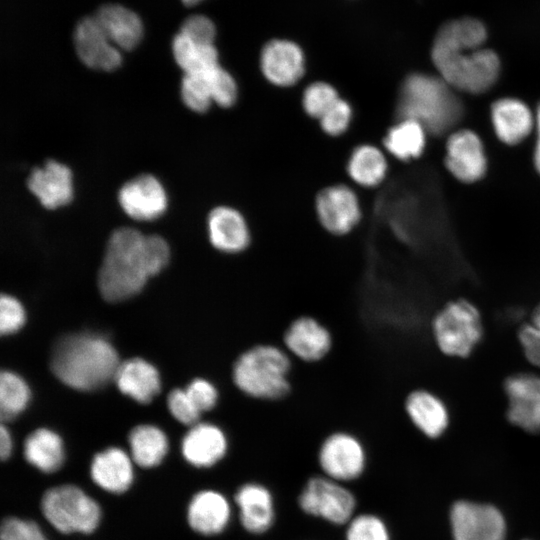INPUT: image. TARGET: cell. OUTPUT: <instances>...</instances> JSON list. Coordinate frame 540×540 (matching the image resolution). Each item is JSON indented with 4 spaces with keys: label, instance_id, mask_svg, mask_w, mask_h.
Segmentation results:
<instances>
[{
    "label": "cell",
    "instance_id": "obj_1",
    "mask_svg": "<svg viewBox=\"0 0 540 540\" xmlns=\"http://www.w3.org/2000/svg\"><path fill=\"white\" fill-rule=\"evenodd\" d=\"M487 32L483 23L471 17L451 20L438 30L431 51L439 76L452 88L479 94L498 79L500 60L483 48Z\"/></svg>",
    "mask_w": 540,
    "mask_h": 540
},
{
    "label": "cell",
    "instance_id": "obj_2",
    "mask_svg": "<svg viewBox=\"0 0 540 540\" xmlns=\"http://www.w3.org/2000/svg\"><path fill=\"white\" fill-rule=\"evenodd\" d=\"M118 354L109 341L94 334H73L60 339L51 354V369L67 386L92 391L114 379Z\"/></svg>",
    "mask_w": 540,
    "mask_h": 540
},
{
    "label": "cell",
    "instance_id": "obj_3",
    "mask_svg": "<svg viewBox=\"0 0 540 540\" xmlns=\"http://www.w3.org/2000/svg\"><path fill=\"white\" fill-rule=\"evenodd\" d=\"M292 368V357L283 346L258 343L237 356L231 377L244 396L260 402H277L291 392Z\"/></svg>",
    "mask_w": 540,
    "mask_h": 540
},
{
    "label": "cell",
    "instance_id": "obj_4",
    "mask_svg": "<svg viewBox=\"0 0 540 540\" xmlns=\"http://www.w3.org/2000/svg\"><path fill=\"white\" fill-rule=\"evenodd\" d=\"M455 91L440 76L413 73L400 88L398 115L400 119L417 121L427 133H447L463 115V105Z\"/></svg>",
    "mask_w": 540,
    "mask_h": 540
},
{
    "label": "cell",
    "instance_id": "obj_5",
    "mask_svg": "<svg viewBox=\"0 0 540 540\" xmlns=\"http://www.w3.org/2000/svg\"><path fill=\"white\" fill-rule=\"evenodd\" d=\"M144 235L122 227L110 236L98 273V288L109 302H120L137 294L149 276L143 253Z\"/></svg>",
    "mask_w": 540,
    "mask_h": 540
},
{
    "label": "cell",
    "instance_id": "obj_6",
    "mask_svg": "<svg viewBox=\"0 0 540 540\" xmlns=\"http://www.w3.org/2000/svg\"><path fill=\"white\" fill-rule=\"evenodd\" d=\"M432 333L437 347L445 355L467 357L483 335L480 312L465 299L449 301L434 316Z\"/></svg>",
    "mask_w": 540,
    "mask_h": 540
},
{
    "label": "cell",
    "instance_id": "obj_7",
    "mask_svg": "<svg viewBox=\"0 0 540 540\" xmlns=\"http://www.w3.org/2000/svg\"><path fill=\"white\" fill-rule=\"evenodd\" d=\"M45 519L61 533H92L99 525L98 503L74 485H61L47 490L41 500Z\"/></svg>",
    "mask_w": 540,
    "mask_h": 540
},
{
    "label": "cell",
    "instance_id": "obj_8",
    "mask_svg": "<svg viewBox=\"0 0 540 540\" xmlns=\"http://www.w3.org/2000/svg\"><path fill=\"white\" fill-rule=\"evenodd\" d=\"M298 502L305 513L333 524L349 522L356 504L353 494L329 477L311 478Z\"/></svg>",
    "mask_w": 540,
    "mask_h": 540
},
{
    "label": "cell",
    "instance_id": "obj_9",
    "mask_svg": "<svg viewBox=\"0 0 540 540\" xmlns=\"http://www.w3.org/2000/svg\"><path fill=\"white\" fill-rule=\"evenodd\" d=\"M318 461L327 477L335 481H349L362 474L366 452L355 435L347 431H335L321 443Z\"/></svg>",
    "mask_w": 540,
    "mask_h": 540
},
{
    "label": "cell",
    "instance_id": "obj_10",
    "mask_svg": "<svg viewBox=\"0 0 540 540\" xmlns=\"http://www.w3.org/2000/svg\"><path fill=\"white\" fill-rule=\"evenodd\" d=\"M283 348L292 358L313 364L324 360L332 350L333 336L321 321L310 315L294 318L282 336Z\"/></svg>",
    "mask_w": 540,
    "mask_h": 540
},
{
    "label": "cell",
    "instance_id": "obj_11",
    "mask_svg": "<svg viewBox=\"0 0 540 540\" xmlns=\"http://www.w3.org/2000/svg\"><path fill=\"white\" fill-rule=\"evenodd\" d=\"M506 415L515 426L530 433L540 431V376L516 373L504 382Z\"/></svg>",
    "mask_w": 540,
    "mask_h": 540
},
{
    "label": "cell",
    "instance_id": "obj_12",
    "mask_svg": "<svg viewBox=\"0 0 540 540\" xmlns=\"http://www.w3.org/2000/svg\"><path fill=\"white\" fill-rule=\"evenodd\" d=\"M454 540H503L505 521L493 506L457 502L451 510Z\"/></svg>",
    "mask_w": 540,
    "mask_h": 540
},
{
    "label": "cell",
    "instance_id": "obj_13",
    "mask_svg": "<svg viewBox=\"0 0 540 540\" xmlns=\"http://www.w3.org/2000/svg\"><path fill=\"white\" fill-rule=\"evenodd\" d=\"M74 47L79 59L89 68L113 71L122 55L98 24L94 16L81 19L74 30Z\"/></svg>",
    "mask_w": 540,
    "mask_h": 540
},
{
    "label": "cell",
    "instance_id": "obj_14",
    "mask_svg": "<svg viewBox=\"0 0 540 540\" xmlns=\"http://www.w3.org/2000/svg\"><path fill=\"white\" fill-rule=\"evenodd\" d=\"M445 165L462 182L480 180L487 170V158L479 136L471 130L452 133L446 144Z\"/></svg>",
    "mask_w": 540,
    "mask_h": 540
},
{
    "label": "cell",
    "instance_id": "obj_15",
    "mask_svg": "<svg viewBox=\"0 0 540 540\" xmlns=\"http://www.w3.org/2000/svg\"><path fill=\"white\" fill-rule=\"evenodd\" d=\"M316 212L322 226L334 235L350 232L361 216L357 195L345 185L323 189L316 199Z\"/></svg>",
    "mask_w": 540,
    "mask_h": 540
},
{
    "label": "cell",
    "instance_id": "obj_16",
    "mask_svg": "<svg viewBox=\"0 0 540 540\" xmlns=\"http://www.w3.org/2000/svg\"><path fill=\"white\" fill-rule=\"evenodd\" d=\"M260 68L272 84L288 87L297 83L305 71L302 49L286 39H274L266 43L260 54Z\"/></svg>",
    "mask_w": 540,
    "mask_h": 540
},
{
    "label": "cell",
    "instance_id": "obj_17",
    "mask_svg": "<svg viewBox=\"0 0 540 540\" xmlns=\"http://www.w3.org/2000/svg\"><path fill=\"white\" fill-rule=\"evenodd\" d=\"M118 200L128 216L140 221L158 218L167 207V197L161 183L149 174L126 182L119 190Z\"/></svg>",
    "mask_w": 540,
    "mask_h": 540
},
{
    "label": "cell",
    "instance_id": "obj_18",
    "mask_svg": "<svg viewBox=\"0 0 540 540\" xmlns=\"http://www.w3.org/2000/svg\"><path fill=\"white\" fill-rule=\"evenodd\" d=\"M187 462L199 468L211 467L226 454L228 440L225 432L212 423H196L185 434L181 444Z\"/></svg>",
    "mask_w": 540,
    "mask_h": 540
},
{
    "label": "cell",
    "instance_id": "obj_19",
    "mask_svg": "<svg viewBox=\"0 0 540 540\" xmlns=\"http://www.w3.org/2000/svg\"><path fill=\"white\" fill-rule=\"evenodd\" d=\"M29 190L42 206L55 209L72 199V174L70 169L55 160H48L43 168H34L28 177Z\"/></svg>",
    "mask_w": 540,
    "mask_h": 540
},
{
    "label": "cell",
    "instance_id": "obj_20",
    "mask_svg": "<svg viewBox=\"0 0 540 540\" xmlns=\"http://www.w3.org/2000/svg\"><path fill=\"white\" fill-rule=\"evenodd\" d=\"M208 236L217 250L235 254L244 251L250 244V231L246 220L237 210L219 206L208 216Z\"/></svg>",
    "mask_w": 540,
    "mask_h": 540
},
{
    "label": "cell",
    "instance_id": "obj_21",
    "mask_svg": "<svg viewBox=\"0 0 540 540\" xmlns=\"http://www.w3.org/2000/svg\"><path fill=\"white\" fill-rule=\"evenodd\" d=\"M404 410L412 424L427 437H439L448 427V408L443 400L431 391H411L405 398Z\"/></svg>",
    "mask_w": 540,
    "mask_h": 540
},
{
    "label": "cell",
    "instance_id": "obj_22",
    "mask_svg": "<svg viewBox=\"0 0 540 540\" xmlns=\"http://www.w3.org/2000/svg\"><path fill=\"white\" fill-rule=\"evenodd\" d=\"M491 121L497 137L509 145L523 141L535 127V117L529 107L515 98L495 101L491 107Z\"/></svg>",
    "mask_w": 540,
    "mask_h": 540
},
{
    "label": "cell",
    "instance_id": "obj_23",
    "mask_svg": "<svg viewBox=\"0 0 540 540\" xmlns=\"http://www.w3.org/2000/svg\"><path fill=\"white\" fill-rule=\"evenodd\" d=\"M230 514L229 502L221 493L204 490L191 499L187 510V520L195 532L210 536L226 528Z\"/></svg>",
    "mask_w": 540,
    "mask_h": 540
},
{
    "label": "cell",
    "instance_id": "obj_24",
    "mask_svg": "<svg viewBox=\"0 0 540 540\" xmlns=\"http://www.w3.org/2000/svg\"><path fill=\"white\" fill-rule=\"evenodd\" d=\"M94 18L119 49L132 50L142 39L140 17L122 5L105 4L96 11Z\"/></svg>",
    "mask_w": 540,
    "mask_h": 540
},
{
    "label": "cell",
    "instance_id": "obj_25",
    "mask_svg": "<svg viewBox=\"0 0 540 540\" xmlns=\"http://www.w3.org/2000/svg\"><path fill=\"white\" fill-rule=\"evenodd\" d=\"M91 478L105 491L120 494L133 482L130 457L120 448L111 447L96 454L90 467Z\"/></svg>",
    "mask_w": 540,
    "mask_h": 540
},
{
    "label": "cell",
    "instance_id": "obj_26",
    "mask_svg": "<svg viewBox=\"0 0 540 540\" xmlns=\"http://www.w3.org/2000/svg\"><path fill=\"white\" fill-rule=\"evenodd\" d=\"M114 380L122 393L142 404L149 403L161 387L156 368L141 358L120 363Z\"/></svg>",
    "mask_w": 540,
    "mask_h": 540
},
{
    "label": "cell",
    "instance_id": "obj_27",
    "mask_svg": "<svg viewBox=\"0 0 540 540\" xmlns=\"http://www.w3.org/2000/svg\"><path fill=\"white\" fill-rule=\"evenodd\" d=\"M243 527L250 533L266 532L274 520L273 498L270 491L256 483L240 487L235 495Z\"/></svg>",
    "mask_w": 540,
    "mask_h": 540
},
{
    "label": "cell",
    "instance_id": "obj_28",
    "mask_svg": "<svg viewBox=\"0 0 540 540\" xmlns=\"http://www.w3.org/2000/svg\"><path fill=\"white\" fill-rule=\"evenodd\" d=\"M25 459L44 473H53L64 462L63 442L55 432L40 428L32 432L24 442Z\"/></svg>",
    "mask_w": 540,
    "mask_h": 540
},
{
    "label": "cell",
    "instance_id": "obj_29",
    "mask_svg": "<svg viewBox=\"0 0 540 540\" xmlns=\"http://www.w3.org/2000/svg\"><path fill=\"white\" fill-rule=\"evenodd\" d=\"M172 53L184 74H202L219 65L214 44L195 42L181 32L173 37Z\"/></svg>",
    "mask_w": 540,
    "mask_h": 540
},
{
    "label": "cell",
    "instance_id": "obj_30",
    "mask_svg": "<svg viewBox=\"0 0 540 540\" xmlns=\"http://www.w3.org/2000/svg\"><path fill=\"white\" fill-rule=\"evenodd\" d=\"M128 439L132 459L141 467L157 466L167 454V437L161 429L155 426H136L131 430Z\"/></svg>",
    "mask_w": 540,
    "mask_h": 540
},
{
    "label": "cell",
    "instance_id": "obj_31",
    "mask_svg": "<svg viewBox=\"0 0 540 540\" xmlns=\"http://www.w3.org/2000/svg\"><path fill=\"white\" fill-rule=\"evenodd\" d=\"M426 129L412 119H400L386 134V150L399 160L419 157L426 144Z\"/></svg>",
    "mask_w": 540,
    "mask_h": 540
},
{
    "label": "cell",
    "instance_id": "obj_32",
    "mask_svg": "<svg viewBox=\"0 0 540 540\" xmlns=\"http://www.w3.org/2000/svg\"><path fill=\"white\" fill-rule=\"evenodd\" d=\"M347 171L354 182L364 187L378 185L387 172V161L383 152L372 145H361L350 155Z\"/></svg>",
    "mask_w": 540,
    "mask_h": 540
},
{
    "label": "cell",
    "instance_id": "obj_33",
    "mask_svg": "<svg viewBox=\"0 0 540 540\" xmlns=\"http://www.w3.org/2000/svg\"><path fill=\"white\" fill-rule=\"evenodd\" d=\"M30 391L18 375L3 371L0 376V415L3 421L15 418L26 407Z\"/></svg>",
    "mask_w": 540,
    "mask_h": 540
},
{
    "label": "cell",
    "instance_id": "obj_34",
    "mask_svg": "<svg viewBox=\"0 0 540 540\" xmlns=\"http://www.w3.org/2000/svg\"><path fill=\"white\" fill-rule=\"evenodd\" d=\"M181 97L192 111L198 113L207 111L213 100L205 74H184L181 81Z\"/></svg>",
    "mask_w": 540,
    "mask_h": 540
},
{
    "label": "cell",
    "instance_id": "obj_35",
    "mask_svg": "<svg viewBox=\"0 0 540 540\" xmlns=\"http://www.w3.org/2000/svg\"><path fill=\"white\" fill-rule=\"evenodd\" d=\"M339 98L332 85L326 82H315L310 84L303 93V108L309 116L320 119Z\"/></svg>",
    "mask_w": 540,
    "mask_h": 540
},
{
    "label": "cell",
    "instance_id": "obj_36",
    "mask_svg": "<svg viewBox=\"0 0 540 540\" xmlns=\"http://www.w3.org/2000/svg\"><path fill=\"white\" fill-rule=\"evenodd\" d=\"M204 74L213 102L221 107L232 106L238 95L237 83L233 76L220 65Z\"/></svg>",
    "mask_w": 540,
    "mask_h": 540
},
{
    "label": "cell",
    "instance_id": "obj_37",
    "mask_svg": "<svg viewBox=\"0 0 540 540\" xmlns=\"http://www.w3.org/2000/svg\"><path fill=\"white\" fill-rule=\"evenodd\" d=\"M346 540H389V533L380 518L363 514L349 521Z\"/></svg>",
    "mask_w": 540,
    "mask_h": 540
},
{
    "label": "cell",
    "instance_id": "obj_38",
    "mask_svg": "<svg viewBox=\"0 0 540 540\" xmlns=\"http://www.w3.org/2000/svg\"><path fill=\"white\" fill-rule=\"evenodd\" d=\"M143 253L149 276L158 274L168 263L169 246L158 235L144 236Z\"/></svg>",
    "mask_w": 540,
    "mask_h": 540
},
{
    "label": "cell",
    "instance_id": "obj_39",
    "mask_svg": "<svg viewBox=\"0 0 540 540\" xmlns=\"http://www.w3.org/2000/svg\"><path fill=\"white\" fill-rule=\"evenodd\" d=\"M352 119L350 104L339 98L319 119L321 128L329 135L337 136L344 133Z\"/></svg>",
    "mask_w": 540,
    "mask_h": 540
},
{
    "label": "cell",
    "instance_id": "obj_40",
    "mask_svg": "<svg viewBox=\"0 0 540 540\" xmlns=\"http://www.w3.org/2000/svg\"><path fill=\"white\" fill-rule=\"evenodd\" d=\"M0 537L1 540H48L36 522L16 517L2 522Z\"/></svg>",
    "mask_w": 540,
    "mask_h": 540
},
{
    "label": "cell",
    "instance_id": "obj_41",
    "mask_svg": "<svg viewBox=\"0 0 540 540\" xmlns=\"http://www.w3.org/2000/svg\"><path fill=\"white\" fill-rule=\"evenodd\" d=\"M167 404L171 414L179 422L191 426L199 422L201 413L185 390H172L168 395Z\"/></svg>",
    "mask_w": 540,
    "mask_h": 540
},
{
    "label": "cell",
    "instance_id": "obj_42",
    "mask_svg": "<svg viewBox=\"0 0 540 540\" xmlns=\"http://www.w3.org/2000/svg\"><path fill=\"white\" fill-rule=\"evenodd\" d=\"M25 322V312L20 302L12 296L2 295L0 299V331L11 334L18 331Z\"/></svg>",
    "mask_w": 540,
    "mask_h": 540
},
{
    "label": "cell",
    "instance_id": "obj_43",
    "mask_svg": "<svg viewBox=\"0 0 540 540\" xmlns=\"http://www.w3.org/2000/svg\"><path fill=\"white\" fill-rule=\"evenodd\" d=\"M185 391L201 414L212 410L217 405L218 390L213 383L206 379L193 380Z\"/></svg>",
    "mask_w": 540,
    "mask_h": 540
},
{
    "label": "cell",
    "instance_id": "obj_44",
    "mask_svg": "<svg viewBox=\"0 0 540 540\" xmlns=\"http://www.w3.org/2000/svg\"><path fill=\"white\" fill-rule=\"evenodd\" d=\"M179 32L193 41L203 44H214L216 36V28L211 19L199 14L187 17Z\"/></svg>",
    "mask_w": 540,
    "mask_h": 540
},
{
    "label": "cell",
    "instance_id": "obj_45",
    "mask_svg": "<svg viewBox=\"0 0 540 540\" xmlns=\"http://www.w3.org/2000/svg\"><path fill=\"white\" fill-rule=\"evenodd\" d=\"M518 339L526 359L540 367V328L526 323L520 327Z\"/></svg>",
    "mask_w": 540,
    "mask_h": 540
},
{
    "label": "cell",
    "instance_id": "obj_46",
    "mask_svg": "<svg viewBox=\"0 0 540 540\" xmlns=\"http://www.w3.org/2000/svg\"><path fill=\"white\" fill-rule=\"evenodd\" d=\"M12 452V439L8 429L1 425L0 428V455L2 460L9 458Z\"/></svg>",
    "mask_w": 540,
    "mask_h": 540
},
{
    "label": "cell",
    "instance_id": "obj_47",
    "mask_svg": "<svg viewBox=\"0 0 540 540\" xmlns=\"http://www.w3.org/2000/svg\"><path fill=\"white\" fill-rule=\"evenodd\" d=\"M535 129H536V143L534 150V165L537 172L540 174V104L537 107L535 114Z\"/></svg>",
    "mask_w": 540,
    "mask_h": 540
},
{
    "label": "cell",
    "instance_id": "obj_48",
    "mask_svg": "<svg viewBox=\"0 0 540 540\" xmlns=\"http://www.w3.org/2000/svg\"><path fill=\"white\" fill-rule=\"evenodd\" d=\"M530 323L540 328V304L533 311Z\"/></svg>",
    "mask_w": 540,
    "mask_h": 540
},
{
    "label": "cell",
    "instance_id": "obj_49",
    "mask_svg": "<svg viewBox=\"0 0 540 540\" xmlns=\"http://www.w3.org/2000/svg\"><path fill=\"white\" fill-rule=\"evenodd\" d=\"M181 1L186 6H193V5H196V4L200 3L203 0H181Z\"/></svg>",
    "mask_w": 540,
    "mask_h": 540
}]
</instances>
